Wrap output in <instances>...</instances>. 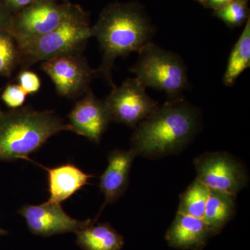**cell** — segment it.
I'll return each mask as SVG.
<instances>
[{
    "mask_svg": "<svg viewBox=\"0 0 250 250\" xmlns=\"http://www.w3.org/2000/svg\"><path fill=\"white\" fill-rule=\"evenodd\" d=\"M199 125L195 106L182 98L169 100L135 127L131 149L149 159L176 154L191 142Z\"/></svg>",
    "mask_w": 250,
    "mask_h": 250,
    "instance_id": "cell-1",
    "label": "cell"
},
{
    "mask_svg": "<svg viewBox=\"0 0 250 250\" xmlns=\"http://www.w3.org/2000/svg\"><path fill=\"white\" fill-rule=\"evenodd\" d=\"M154 30L141 9L131 3H113L102 11L92 35L97 39L103 51V60L96 77L107 81L112 87V70L118 57L139 52L150 42Z\"/></svg>",
    "mask_w": 250,
    "mask_h": 250,
    "instance_id": "cell-2",
    "label": "cell"
},
{
    "mask_svg": "<svg viewBox=\"0 0 250 250\" xmlns=\"http://www.w3.org/2000/svg\"><path fill=\"white\" fill-rule=\"evenodd\" d=\"M70 126L52 111L21 107L0 113V161L22 159Z\"/></svg>",
    "mask_w": 250,
    "mask_h": 250,
    "instance_id": "cell-3",
    "label": "cell"
},
{
    "mask_svg": "<svg viewBox=\"0 0 250 250\" xmlns=\"http://www.w3.org/2000/svg\"><path fill=\"white\" fill-rule=\"evenodd\" d=\"M92 35V26L84 10L76 9L58 27L34 40L18 44L23 69L62 54L83 52Z\"/></svg>",
    "mask_w": 250,
    "mask_h": 250,
    "instance_id": "cell-4",
    "label": "cell"
},
{
    "mask_svg": "<svg viewBox=\"0 0 250 250\" xmlns=\"http://www.w3.org/2000/svg\"><path fill=\"white\" fill-rule=\"evenodd\" d=\"M130 70L147 88L164 91L170 100L182 98L188 86L187 67L178 54L149 42L139 51Z\"/></svg>",
    "mask_w": 250,
    "mask_h": 250,
    "instance_id": "cell-5",
    "label": "cell"
},
{
    "mask_svg": "<svg viewBox=\"0 0 250 250\" xmlns=\"http://www.w3.org/2000/svg\"><path fill=\"white\" fill-rule=\"evenodd\" d=\"M77 6L57 0H36L13 14L11 34L18 44L34 40L58 27Z\"/></svg>",
    "mask_w": 250,
    "mask_h": 250,
    "instance_id": "cell-6",
    "label": "cell"
},
{
    "mask_svg": "<svg viewBox=\"0 0 250 250\" xmlns=\"http://www.w3.org/2000/svg\"><path fill=\"white\" fill-rule=\"evenodd\" d=\"M104 102L111 121L135 128L159 108L158 102L146 93L137 78H128L120 86L112 87Z\"/></svg>",
    "mask_w": 250,
    "mask_h": 250,
    "instance_id": "cell-7",
    "label": "cell"
},
{
    "mask_svg": "<svg viewBox=\"0 0 250 250\" xmlns=\"http://www.w3.org/2000/svg\"><path fill=\"white\" fill-rule=\"evenodd\" d=\"M197 178L210 190L236 196L248 184L246 167L228 152H207L193 161Z\"/></svg>",
    "mask_w": 250,
    "mask_h": 250,
    "instance_id": "cell-8",
    "label": "cell"
},
{
    "mask_svg": "<svg viewBox=\"0 0 250 250\" xmlns=\"http://www.w3.org/2000/svg\"><path fill=\"white\" fill-rule=\"evenodd\" d=\"M41 69L53 82L59 95L69 99L83 96L90 89L95 70L82 52L59 55L41 62Z\"/></svg>",
    "mask_w": 250,
    "mask_h": 250,
    "instance_id": "cell-9",
    "label": "cell"
},
{
    "mask_svg": "<svg viewBox=\"0 0 250 250\" xmlns=\"http://www.w3.org/2000/svg\"><path fill=\"white\" fill-rule=\"evenodd\" d=\"M29 231L38 236L49 237L65 233H77L93 220H78L67 215L60 204L49 201L39 205H24L19 210Z\"/></svg>",
    "mask_w": 250,
    "mask_h": 250,
    "instance_id": "cell-10",
    "label": "cell"
},
{
    "mask_svg": "<svg viewBox=\"0 0 250 250\" xmlns=\"http://www.w3.org/2000/svg\"><path fill=\"white\" fill-rule=\"evenodd\" d=\"M67 118L70 131L96 143L112 122L104 100L97 98L91 90L77 102Z\"/></svg>",
    "mask_w": 250,
    "mask_h": 250,
    "instance_id": "cell-11",
    "label": "cell"
},
{
    "mask_svg": "<svg viewBox=\"0 0 250 250\" xmlns=\"http://www.w3.org/2000/svg\"><path fill=\"white\" fill-rule=\"evenodd\" d=\"M136 156L137 154L132 149H116L110 153L107 167L100 177V190L105 197L102 210L106 205L116 202L125 193L129 183L130 169Z\"/></svg>",
    "mask_w": 250,
    "mask_h": 250,
    "instance_id": "cell-12",
    "label": "cell"
},
{
    "mask_svg": "<svg viewBox=\"0 0 250 250\" xmlns=\"http://www.w3.org/2000/svg\"><path fill=\"white\" fill-rule=\"evenodd\" d=\"M213 236L203 219L177 212L166 235L169 246L177 249L200 250Z\"/></svg>",
    "mask_w": 250,
    "mask_h": 250,
    "instance_id": "cell-13",
    "label": "cell"
},
{
    "mask_svg": "<svg viewBox=\"0 0 250 250\" xmlns=\"http://www.w3.org/2000/svg\"><path fill=\"white\" fill-rule=\"evenodd\" d=\"M36 164L47 171L48 201L52 203L61 205L86 185L88 180L93 177L72 164H62L51 168Z\"/></svg>",
    "mask_w": 250,
    "mask_h": 250,
    "instance_id": "cell-14",
    "label": "cell"
},
{
    "mask_svg": "<svg viewBox=\"0 0 250 250\" xmlns=\"http://www.w3.org/2000/svg\"><path fill=\"white\" fill-rule=\"evenodd\" d=\"M77 244L83 250H121L124 238L108 223H95L75 233Z\"/></svg>",
    "mask_w": 250,
    "mask_h": 250,
    "instance_id": "cell-15",
    "label": "cell"
},
{
    "mask_svg": "<svg viewBox=\"0 0 250 250\" xmlns=\"http://www.w3.org/2000/svg\"><path fill=\"white\" fill-rule=\"evenodd\" d=\"M236 196L210 190L203 220L212 235L218 234L236 213Z\"/></svg>",
    "mask_w": 250,
    "mask_h": 250,
    "instance_id": "cell-16",
    "label": "cell"
},
{
    "mask_svg": "<svg viewBox=\"0 0 250 250\" xmlns=\"http://www.w3.org/2000/svg\"><path fill=\"white\" fill-rule=\"evenodd\" d=\"M250 66V18L246 21L239 39L229 57L228 66L223 77L227 86H232L238 77Z\"/></svg>",
    "mask_w": 250,
    "mask_h": 250,
    "instance_id": "cell-17",
    "label": "cell"
},
{
    "mask_svg": "<svg viewBox=\"0 0 250 250\" xmlns=\"http://www.w3.org/2000/svg\"><path fill=\"white\" fill-rule=\"evenodd\" d=\"M210 189L196 178L180 197L178 213L203 219Z\"/></svg>",
    "mask_w": 250,
    "mask_h": 250,
    "instance_id": "cell-18",
    "label": "cell"
},
{
    "mask_svg": "<svg viewBox=\"0 0 250 250\" xmlns=\"http://www.w3.org/2000/svg\"><path fill=\"white\" fill-rule=\"evenodd\" d=\"M21 62L17 42L11 31H0V76L9 77Z\"/></svg>",
    "mask_w": 250,
    "mask_h": 250,
    "instance_id": "cell-19",
    "label": "cell"
},
{
    "mask_svg": "<svg viewBox=\"0 0 250 250\" xmlns=\"http://www.w3.org/2000/svg\"><path fill=\"white\" fill-rule=\"evenodd\" d=\"M248 1L249 0H231L228 4L214 10L213 15L229 27H241L250 18Z\"/></svg>",
    "mask_w": 250,
    "mask_h": 250,
    "instance_id": "cell-20",
    "label": "cell"
},
{
    "mask_svg": "<svg viewBox=\"0 0 250 250\" xmlns=\"http://www.w3.org/2000/svg\"><path fill=\"white\" fill-rule=\"evenodd\" d=\"M27 94L19 84H10L5 88L1 94L3 103L11 109L22 107Z\"/></svg>",
    "mask_w": 250,
    "mask_h": 250,
    "instance_id": "cell-21",
    "label": "cell"
},
{
    "mask_svg": "<svg viewBox=\"0 0 250 250\" xmlns=\"http://www.w3.org/2000/svg\"><path fill=\"white\" fill-rule=\"evenodd\" d=\"M18 84L22 87L27 95L35 94L40 90L41 81L35 72L23 69L18 77Z\"/></svg>",
    "mask_w": 250,
    "mask_h": 250,
    "instance_id": "cell-22",
    "label": "cell"
},
{
    "mask_svg": "<svg viewBox=\"0 0 250 250\" xmlns=\"http://www.w3.org/2000/svg\"><path fill=\"white\" fill-rule=\"evenodd\" d=\"M12 19V13L8 9L4 0H0V31H11Z\"/></svg>",
    "mask_w": 250,
    "mask_h": 250,
    "instance_id": "cell-23",
    "label": "cell"
},
{
    "mask_svg": "<svg viewBox=\"0 0 250 250\" xmlns=\"http://www.w3.org/2000/svg\"><path fill=\"white\" fill-rule=\"evenodd\" d=\"M35 1L36 0H4L8 9L13 14H16Z\"/></svg>",
    "mask_w": 250,
    "mask_h": 250,
    "instance_id": "cell-24",
    "label": "cell"
},
{
    "mask_svg": "<svg viewBox=\"0 0 250 250\" xmlns=\"http://www.w3.org/2000/svg\"><path fill=\"white\" fill-rule=\"evenodd\" d=\"M231 0H207L206 1L205 6L209 9L216 10L225 4H228Z\"/></svg>",
    "mask_w": 250,
    "mask_h": 250,
    "instance_id": "cell-25",
    "label": "cell"
},
{
    "mask_svg": "<svg viewBox=\"0 0 250 250\" xmlns=\"http://www.w3.org/2000/svg\"><path fill=\"white\" fill-rule=\"evenodd\" d=\"M6 234H8V231L0 228V236H5Z\"/></svg>",
    "mask_w": 250,
    "mask_h": 250,
    "instance_id": "cell-26",
    "label": "cell"
},
{
    "mask_svg": "<svg viewBox=\"0 0 250 250\" xmlns=\"http://www.w3.org/2000/svg\"><path fill=\"white\" fill-rule=\"evenodd\" d=\"M195 1H198V2H200V4L205 6L206 1H207V0H195Z\"/></svg>",
    "mask_w": 250,
    "mask_h": 250,
    "instance_id": "cell-27",
    "label": "cell"
},
{
    "mask_svg": "<svg viewBox=\"0 0 250 250\" xmlns=\"http://www.w3.org/2000/svg\"><path fill=\"white\" fill-rule=\"evenodd\" d=\"M62 2H70V0H62Z\"/></svg>",
    "mask_w": 250,
    "mask_h": 250,
    "instance_id": "cell-28",
    "label": "cell"
},
{
    "mask_svg": "<svg viewBox=\"0 0 250 250\" xmlns=\"http://www.w3.org/2000/svg\"><path fill=\"white\" fill-rule=\"evenodd\" d=\"M1 111H1V108H0V113H1Z\"/></svg>",
    "mask_w": 250,
    "mask_h": 250,
    "instance_id": "cell-29",
    "label": "cell"
}]
</instances>
